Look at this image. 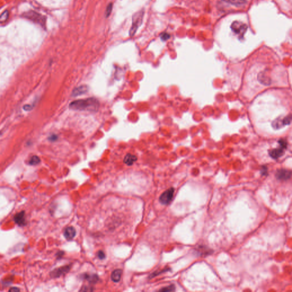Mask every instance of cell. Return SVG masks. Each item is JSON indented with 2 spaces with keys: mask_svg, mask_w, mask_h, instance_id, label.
<instances>
[{
  "mask_svg": "<svg viewBox=\"0 0 292 292\" xmlns=\"http://www.w3.org/2000/svg\"><path fill=\"white\" fill-rule=\"evenodd\" d=\"M23 16L25 18L32 21L33 22L40 25L42 27H45L46 18L44 15H40V13H38L34 11L31 10L24 13Z\"/></svg>",
  "mask_w": 292,
  "mask_h": 292,
  "instance_id": "3",
  "label": "cell"
},
{
  "mask_svg": "<svg viewBox=\"0 0 292 292\" xmlns=\"http://www.w3.org/2000/svg\"><path fill=\"white\" fill-rule=\"evenodd\" d=\"M170 270V268H165V269H163V270H161V271H155V272L152 273V274L150 275V276H149V279H151L152 278L155 277L159 275H161V273H163L164 272H168Z\"/></svg>",
  "mask_w": 292,
  "mask_h": 292,
  "instance_id": "17",
  "label": "cell"
},
{
  "mask_svg": "<svg viewBox=\"0 0 292 292\" xmlns=\"http://www.w3.org/2000/svg\"><path fill=\"white\" fill-rule=\"evenodd\" d=\"M79 291H81V292H92V291H93V289L92 288L88 287L87 286H83L79 290Z\"/></svg>",
  "mask_w": 292,
  "mask_h": 292,
  "instance_id": "23",
  "label": "cell"
},
{
  "mask_svg": "<svg viewBox=\"0 0 292 292\" xmlns=\"http://www.w3.org/2000/svg\"><path fill=\"white\" fill-rule=\"evenodd\" d=\"M97 256L100 260H103L106 258V254L102 250H99L98 252Z\"/></svg>",
  "mask_w": 292,
  "mask_h": 292,
  "instance_id": "22",
  "label": "cell"
},
{
  "mask_svg": "<svg viewBox=\"0 0 292 292\" xmlns=\"http://www.w3.org/2000/svg\"><path fill=\"white\" fill-rule=\"evenodd\" d=\"M63 234L67 240H70L75 236L76 231L73 227H69L65 229Z\"/></svg>",
  "mask_w": 292,
  "mask_h": 292,
  "instance_id": "11",
  "label": "cell"
},
{
  "mask_svg": "<svg viewBox=\"0 0 292 292\" xmlns=\"http://www.w3.org/2000/svg\"><path fill=\"white\" fill-rule=\"evenodd\" d=\"M49 139H50V140H53V141H54V140H57V136L53 135H52V136H51L49 138Z\"/></svg>",
  "mask_w": 292,
  "mask_h": 292,
  "instance_id": "27",
  "label": "cell"
},
{
  "mask_svg": "<svg viewBox=\"0 0 292 292\" xmlns=\"http://www.w3.org/2000/svg\"><path fill=\"white\" fill-rule=\"evenodd\" d=\"M224 1L234 5H242L246 3V0H224Z\"/></svg>",
  "mask_w": 292,
  "mask_h": 292,
  "instance_id": "16",
  "label": "cell"
},
{
  "mask_svg": "<svg viewBox=\"0 0 292 292\" xmlns=\"http://www.w3.org/2000/svg\"><path fill=\"white\" fill-rule=\"evenodd\" d=\"M268 173V170L267 168L265 166H263V168L261 170V174L263 176H265Z\"/></svg>",
  "mask_w": 292,
  "mask_h": 292,
  "instance_id": "25",
  "label": "cell"
},
{
  "mask_svg": "<svg viewBox=\"0 0 292 292\" xmlns=\"http://www.w3.org/2000/svg\"><path fill=\"white\" fill-rule=\"evenodd\" d=\"M9 291H10V292H18V291H19V289H18L17 288H12V289H10L9 290Z\"/></svg>",
  "mask_w": 292,
  "mask_h": 292,
  "instance_id": "28",
  "label": "cell"
},
{
  "mask_svg": "<svg viewBox=\"0 0 292 292\" xmlns=\"http://www.w3.org/2000/svg\"><path fill=\"white\" fill-rule=\"evenodd\" d=\"M25 212L22 211L19 213H17L14 217V220L15 222L17 223L18 225L19 226H23L25 225L26 224L25 222Z\"/></svg>",
  "mask_w": 292,
  "mask_h": 292,
  "instance_id": "10",
  "label": "cell"
},
{
  "mask_svg": "<svg viewBox=\"0 0 292 292\" xmlns=\"http://www.w3.org/2000/svg\"><path fill=\"white\" fill-rule=\"evenodd\" d=\"M24 109L25 110V111H30L31 110V106H30L29 104H26L24 106Z\"/></svg>",
  "mask_w": 292,
  "mask_h": 292,
  "instance_id": "26",
  "label": "cell"
},
{
  "mask_svg": "<svg viewBox=\"0 0 292 292\" xmlns=\"http://www.w3.org/2000/svg\"><path fill=\"white\" fill-rule=\"evenodd\" d=\"M70 265H65L58 268L55 269L50 273V276L52 278L59 277L60 276L66 274L70 270Z\"/></svg>",
  "mask_w": 292,
  "mask_h": 292,
  "instance_id": "6",
  "label": "cell"
},
{
  "mask_svg": "<svg viewBox=\"0 0 292 292\" xmlns=\"http://www.w3.org/2000/svg\"><path fill=\"white\" fill-rule=\"evenodd\" d=\"M88 91V87L85 85H82L79 86L78 88H75L72 92L73 97H77L82 94H85Z\"/></svg>",
  "mask_w": 292,
  "mask_h": 292,
  "instance_id": "13",
  "label": "cell"
},
{
  "mask_svg": "<svg viewBox=\"0 0 292 292\" xmlns=\"http://www.w3.org/2000/svg\"><path fill=\"white\" fill-rule=\"evenodd\" d=\"M175 291V286L174 285H171L167 287L161 288L159 291L162 292H174Z\"/></svg>",
  "mask_w": 292,
  "mask_h": 292,
  "instance_id": "18",
  "label": "cell"
},
{
  "mask_svg": "<svg viewBox=\"0 0 292 292\" xmlns=\"http://www.w3.org/2000/svg\"><path fill=\"white\" fill-rule=\"evenodd\" d=\"M137 160H138V158L135 155H132L131 154H127L124 158L123 162L126 165L130 166V165H132L135 161H136Z\"/></svg>",
  "mask_w": 292,
  "mask_h": 292,
  "instance_id": "14",
  "label": "cell"
},
{
  "mask_svg": "<svg viewBox=\"0 0 292 292\" xmlns=\"http://www.w3.org/2000/svg\"><path fill=\"white\" fill-rule=\"evenodd\" d=\"M122 274V270L120 269H117L114 270L111 275V278L112 281L114 282H118L121 278Z\"/></svg>",
  "mask_w": 292,
  "mask_h": 292,
  "instance_id": "15",
  "label": "cell"
},
{
  "mask_svg": "<svg viewBox=\"0 0 292 292\" xmlns=\"http://www.w3.org/2000/svg\"><path fill=\"white\" fill-rule=\"evenodd\" d=\"M144 15V10H141L133 15L131 27L130 30V35L131 37H133L135 34L137 30L142 24Z\"/></svg>",
  "mask_w": 292,
  "mask_h": 292,
  "instance_id": "2",
  "label": "cell"
},
{
  "mask_svg": "<svg viewBox=\"0 0 292 292\" xmlns=\"http://www.w3.org/2000/svg\"><path fill=\"white\" fill-rule=\"evenodd\" d=\"M279 143V147L272 149L269 151V155L271 158L275 159L282 156L284 153V150L287 147V142L285 140H280L278 141Z\"/></svg>",
  "mask_w": 292,
  "mask_h": 292,
  "instance_id": "4",
  "label": "cell"
},
{
  "mask_svg": "<svg viewBox=\"0 0 292 292\" xmlns=\"http://www.w3.org/2000/svg\"><path fill=\"white\" fill-rule=\"evenodd\" d=\"M175 189L170 188L164 191L159 197V202L163 205H168L171 203L174 197Z\"/></svg>",
  "mask_w": 292,
  "mask_h": 292,
  "instance_id": "5",
  "label": "cell"
},
{
  "mask_svg": "<svg viewBox=\"0 0 292 292\" xmlns=\"http://www.w3.org/2000/svg\"><path fill=\"white\" fill-rule=\"evenodd\" d=\"M9 17V12L8 10L5 11L3 13L0 15V23H3L5 22Z\"/></svg>",
  "mask_w": 292,
  "mask_h": 292,
  "instance_id": "20",
  "label": "cell"
},
{
  "mask_svg": "<svg viewBox=\"0 0 292 292\" xmlns=\"http://www.w3.org/2000/svg\"><path fill=\"white\" fill-rule=\"evenodd\" d=\"M291 117H286L282 120L277 119L273 122V123L272 124V125H273V127H275V129H279L280 126H281L282 125V126L283 125H289L291 123Z\"/></svg>",
  "mask_w": 292,
  "mask_h": 292,
  "instance_id": "9",
  "label": "cell"
},
{
  "mask_svg": "<svg viewBox=\"0 0 292 292\" xmlns=\"http://www.w3.org/2000/svg\"><path fill=\"white\" fill-rule=\"evenodd\" d=\"M100 103L95 98L78 99L70 103L69 108L73 110L97 112L99 110Z\"/></svg>",
  "mask_w": 292,
  "mask_h": 292,
  "instance_id": "1",
  "label": "cell"
},
{
  "mask_svg": "<svg viewBox=\"0 0 292 292\" xmlns=\"http://www.w3.org/2000/svg\"><path fill=\"white\" fill-rule=\"evenodd\" d=\"M81 277L83 279L87 280L88 282L91 284H95L99 280L98 276L95 274L88 275V273H84L81 276Z\"/></svg>",
  "mask_w": 292,
  "mask_h": 292,
  "instance_id": "12",
  "label": "cell"
},
{
  "mask_svg": "<svg viewBox=\"0 0 292 292\" xmlns=\"http://www.w3.org/2000/svg\"><path fill=\"white\" fill-rule=\"evenodd\" d=\"M112 9H113V3H111L107 6V8L106 10V15L107 17L110 15L111 12H112Z\"/></svg>",
  "mask_w": 292,
  "mask_h": 292,
  "instance_id": "21",
  "label": "cell"
},
{
  "mask_svg": "<svg viewBox=\"0 0 292 292\" xmlns=\"http://www.w3.org/2000/svg\"><path fill=\"white\" fill-rule=\"evenodd\" d=\"M41 161L40 159L37 156H33L31 157L29 161V164L32 165H35L39 164Z\"/></svg>",
  "mask_w": 292,
  "mask_h": 292,
  "instance_id": "19",
  "label": "cell"
},
{
  "mask_svg": "<svg viewBox=\"0 0 292 292\" xmlns=\"http://www.w3.org/2000/svg\"><path fill=\"white\" fill-rule=\"evenodd\" d=\"M169 38H170V35L167 33H163L161 36V38L163 41H166Z\"/></svg>",
  "mask_w": 292,
  "mask_h": 292,
  "instance_id": "24",
  "label": "cell"
},
{
  "mask_svg": "<svg viewBox=\"0 0 292 292\" xmlns=\"http://www.w3.org/2000/svg\"><path fill=\"white\" fill-rule=\"evenodd\" d=\"M63 254H64V252H58L57 253V256L58 257V258H60L61 257L63 256Z\"/></svg>",
  "mask_w": 292,
  "mask_h": 292,
  "instance_id": "29",
  "label": "cell"
},
{
  "mask_svg": "<svg viewBox=\"0 0 292 292\" xmlns=\"http://www.w3.org/2000/svg\"><path fill=\"white\" fill-rule=\"evenodd\" d=\"M292 172L291 171L286 169H280L277 170L276 174V177L278 180H287L291 177Z\"/></svg>",
  "mask_w": 292,
  "mask_h": 292,
  "instance_id": "7",
  "label": "cell"
},
{
  "mask_svg": "<svg viewBox=\"0 0 292 292\" xmlns=\"http://www.w3.org/2000/svg\"><path fill=\"white\" fill-rule=\"evenodd\" d=\"M232 29L236 34L243 35L247 29V26L243 23L234 22L232 25Z\"/></svg>",
  "mask_w": 292,
  "mask_h": 292,
  "instance_id": "8",
  "label": "cell"
}]
</instances>
